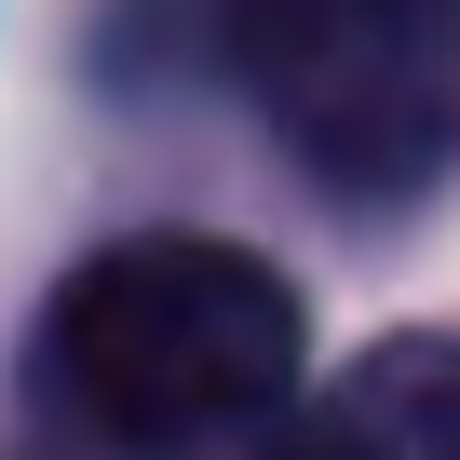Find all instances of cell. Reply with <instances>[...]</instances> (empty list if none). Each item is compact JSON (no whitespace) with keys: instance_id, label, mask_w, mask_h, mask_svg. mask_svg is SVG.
Here are the masks:
<instances>
[{"instance_id":"6da1fadb","label":"cell","mask_w":460,"mask_h":460,"mask_svg":"<svg viewBox=\"0 0 460 460\" xmlns=\"http://www.w3.org/2000/svg\"><path fill=\"white\" fill-rule=\"evenodd\" d=\"M41 379L109 447H217L298 379V285L217 230H136L55 285Z\"/></svg>"},{"instance_id":"7a4b0ae2","label":"cell","mask_w":460,"mask_h":460,"mask_svg":"<svg viewBox=\"0 0 460 460\" xmlns=\"http://www.w3.org/2000/svg\"><path fill=\"white\" fill-rule=\"evenodd\" d=\"M217 41L339 203H406L460 163V0H217Z\"/></svg>"},{"instance_id":"3957f363","label":"cell","mask_w":460,"mask_h":460,"mask_svg":"<svg viewBox=\"0 0 460 460\" xmlns=\"http://www.w3.org/2000/svg\"><path fill=\"white\" fill-rule=\"evenodd\" d=\"M285 460H460V339H379L285 433Z\"/></svg>"}]
</instances>
